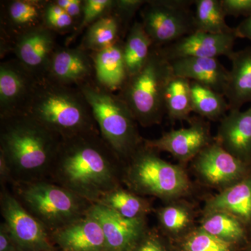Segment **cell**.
Instances as JSON below:
<instances>
[{
    "mask_svg": "<svg viewBox=\"0 0 251 251\" xmlns=\"http://www.w3.org/2000/svg\"><path fill=\"white\" fill-rule=\"evenodd\" d=\"M120 160L100 133H88L62 140L50 171L57 184L94 204L118 187Z\"/></svg>",
    "mask_w": 251,
    "mask_h": 251,
    "instance_id": "1",
    "label": "cell"
},
{
    "mask_svg": "<svg viewBox=\"0 0 251 251\" xmlns=\"http://www.w3.org/2000/svg\"><path fill=\"white\" fill-rule=\"evenodd\" d=\"M21 114L30 117L62 140L100 133L90 104L80 89L38 77Z\"/></svg>",
    "mask_w": 251,
    "mask_h": 251,
    "instance_id": "2",
    "label": "cell"
},
{
    "mask_svg": "<svg viewBox=\"0 0 251 251\" xmlns=\"http://www.w3.org/2000/svg\"><path fill=\"white\" fill-rule=\"evenodd\" d=\"M0 120V156L9 174L25 179L50 171L62 140L25 114Z\"/></svg>",
    "mask_w": 251,
    "mask_h": 251,
    "instance_id": "3",
    "label": "cell"
},
{
    "mask_svg": "<svg viewBox=\"0 0 251 251\" xmlns=\"http://www.w3.org/2000/svg\"><path fill=\"white\" fill-rule=\"evenodd\" d=\"M77 87L92 108L103 141L120 159L131 158L141 148L142 140L136 120L126 103L95 77Z\"/></svg>",
    "mask_w": 251,
    "mask_h": 251,
    "instance_id": "4",
    "label": "cell"
},
{
    "mask_svg": "<svg viewBox=\"0 0 251 251\" xmlns=\"http://www.w3.org/2000/svg\"><path fill=\"white\" fill-rule=\"evenodd\" d=\"M174 75L171 64L153 46L141 69L127 79L118 95L143 126L159 124L166 112L167 87Z\"/></svg>",
    "mask_w": 251,
    "mask_h": 251,
    "instance_id": "5",
    "label": "cell"
},
{
    "mask_svg": "<svg viewBox=\"0 0 251 251\" xmlns=\"http://www.w3.org/2000/svg\"><path fill=\"white\" fill-rule=\"evenodd\" d=\"M18 194L24 207L54 232L87 214L92 203L57 184L43 181L21 182Z\"/></svg>",
    "mask_w": 251,
    "mask_h": 251,
    "instance_id": "6",
    "label": "cell"
},
{
    "mask_svg": "<svg viewBox=\"0 0 251 251\" xmlns=\"http://www.w3.org/2000/svg\"><path fill=\"white\" fill-rule=\"evenodd\" d=\"M130 159L127 181L135 191L162 198L178 197L188 191L184 171L163 161L151 149L141 147Z\"/></svg>",
    "mask_w": 251,
    "mask_h": 251,
    "instance_id": "7",
    "label": "cell"
},
{
    "mask_svg": "<svg viewBox=\"0 0 251 251\" xmlns=\"http://www.w3.org/2000/svg\"><path fill=\"white\" fill-rule=\"evenodd\" d=\"M191 0L147 1L141 11L142 24L156 48L170 45L196 31Z\"/></svg>",
    "mask_w": 251,
    "mask_h": 251,
    "instance_id": "8",
    "label": "cell"
},
{
    "mask_svg": "<svg viewBox=\"0 0 251 251\" xmlns=\"http://www.w3.org/2000/svg\"><path fill=\"white\" fill-rule=\"evenodd\" d=\"M1 210L4 224L18 247L30 251L49 250L45 226L6 191L1 193Z\"/></svg>",
    "mask_w": 251,
    "mask_h": 251,
    "instance_id": "9",
    "label": "cell"
},
{
    "mask_svg": "<svg viewBox=\"0 0 251 251\" xmlns=\"http://www.w3.org/2000/svg\"><path fill=\"white\" fill-rule=\"evenodd\" d=\"M38 77L17 59L0 65V118L22 113L30 99Z\"/></svg>",
    "mask_w": 251,
    "mask_h": 251,
    "instance_id": "10",
    "label": "cell"
},
{
    "mask_svg": "<svg viewBox=\"0 0 251 251\" xmlns=\"http://www.w3.org/2000/svg\"><path fill=\"white\" fill-rule=\"evenodd\" d=\"M237 39L236 32L213 34L196 31L170 45L158 49L169 62L186 57L218 58L226 56L229 58L234 52V43Z\"/></svg>",
    "mask_w": 251,
    "mask_h": 251,
    "instance_id": "11",
    "label": "cell"
},
{
    "mask_svg": "<svg viewBox=\"0 0 251 251\" xmlns=\"http://www.w3.org/2000/svg\"><path fill=\"white\" fill-rule=\"evenodd\" d=\"M87 214L98 221L103 229L108 251H130L143 237V219H127L100 204L94 203Z\"/></svg>",
    "mask_w": 251,
    "mask_h": 251,
    "instance_id": "12",
    "label": "cell"
},
{
    "mask_svg": "<svg viewBox=\"0 0 251 251\" xmlns=\"http://www.w3.org/2000/svg\"><path fill=\"white\" fill-rule=\"evenodd\" d=\"M144 143L146 148L167 151L180 161H187L212 143L207 124L197 119L191 120L188 128L171 130L158 139Z\"/></svg>",
    "mask_w": 251,
    "mask_h": 251,
    "instance_id": "13",
    "label": "cell"
},
{
    "mask_svg": "<svg viewBox=\"0 0 251 251\" xmlns=\"http://www.w3.org/2000/svg\"><path fill=\"white\" fill-rule=\"evenodd\" d=\"M56 49L55 32L43 25L20 36L12 50L18 62L40 77L45 75Z\"/></svg>",
    "mask_w": 251,
    "mask_h": 251,
    "instance_id": "14",
    "label": "cell"
},
{
    "mask_svg": "<svg viewBox=\"0 0 251 251\" xmlns=\"http://www.w3.org/2000/svg\"><path fill=\"white\" fill-rule=\"evenodd\" d=\"M44 75L62 85L77 87L95 77L93 60L80 48H57Z\"/></svg>",
    "mask_w": 251,
    "mask_h": 251,
    "instance_id": "15",
    "label": "cell"
},
{
    "mask_svg": "<svg viewBox=\"0 0 251 251\" xmlns=\"http://www.w3.org/2000/svg\"><path fill=\"white\" fill-rule=\"evenodd\" d=\"M195 167L206 182L214 186L234 182L245 171L244 161L226 151L217 142L208 145L196 157Z\"/></svg>",
    "mask_w": 251,
    "mask_h": 251,
    "instance_id": "16",
    "label": "cell"
},
{
    "mask_svg": "<svg viewBox=\"0 0 251 251\" xmlns=\"http://www.w3.org/2000/svg\"><path fill=\"white\" fill-rule=\"evenodd\" d=\"M49 1L12 0L1 3V30L3 39L13 49L14 41L25 33L44 25V14Z\"/></svg>",
    "mask_w": 251,
    "mask_h": 251,
    "instance_id": "17",
    "label": "cell"
},
{
    "mask_svg": "<svg viewBox=\"0 0 251 251\" xmlns=\"http://www.w3.org/2000/svg\"><path fill=\"white\" fill-rule=\"evenodd\" d=\"M176 76L198 82L224 94L229 80V70L217 58L186 57L171 61Z\"/></svg>",
    "mask_w": 251,
    "mask_h": 251,
    "instance_id": "18",
    "label": "cell"
},
{
    "mask_svg": "<svg viewBox=\"0 0 251 251\" xmlns=\"http://www.w3.org/2000/svg\"><path fill=\"white\" fill-rule=\"evenodd\" d=\"M55 239L67 251H108L100 224L87 214L55 231Z\"/></svg>",
    "mask_w": 251,
    "mask_h": 251,
    "instance_id": "19",
    "label": "cell"
},
{
    "mask_svg": "<svg viewBox=\"0 0 251 251\" xmlns=\"http://www.w3.org/2000/svg\"><path fill=\"white\" fill-rule=\"evenodd\" d=\"M219 143L231 154L244 161L251 156V107L242 112L229 110L221 120L217 137Z\"/></svg>",
    "mask_w": 251,
    "mask_h": 251,
    "instance_id": "20",
    "label": "cell"
},
{
    "mask_svg": "<svg viewBox=\"0 0 251 251\" xmlns=\"http://www.w3.org/2000/svg\"><path fill=\"white\" fill-rule=\"evenodd\" d=\"M90 54L97 82L110 92H120L128 77L124 57L123 41Z\"/></svg>",
    "mask_w": 251,
    "mask_h": 251,
    "instance_id": "21",
    "label": "cell"
},
{
    "mask_svg": "<svg viewBox=\"0 0 251 251\" xmlns=\"http://www.w3.org/2000/svg\"><path fill=\"white\" fill-rule=\"evenodd\" d=\"M232 67L225 92L229 110H240L251 103V47L234 51L229 57Z\"/></svg>",
    "mask_w": 251,
    "mask_h": 251,
    "instance_id": "22",
    "label": "cell"
},
{
    "mask_svg": "<svg viewBox=\"0 0 251 251\" xmlns=\"http://www.w3.org/2000/svg\"><path fill=\"white\" fill-rule=\"evenodd\" d=\"M209 214L224 212L248 221L251 218V179L234 184L209 201L206 205Z\"/></svg>",
    "mask_w": 251,
    "mask_h": 251,
    "instance_id": "23",
    "label": "cell"
},
{
    "mask_svg": "<svg viewBox=\"0 0 251 251\" xmlns=\"http://www.w3.org/2000/svg\"><path fill=\"white\" fill-rule=\"evenodd\" d=\"M122 27L123 25L119 18L110 13L87 28L78 48L91 52L108 49L121 41Z\"/></svg>",
    "mask_w": 251,
    "mask_h": 251,
    "instance_id": "24",
    "label": "cell"
},
{
    "mask_svg": "<svg viewBox=\"0 0 251 251\" xmlns=\"http://www.w3.org/2000/svg\"><path fill=\"white\" fill-rule=\"evenodd\" d=\"M153 43L141 22H135L124 42V57L128 77L137 74L147 62Z\"/></svg>",
    "mask_w": 251,
    "mask_h": 251,
    "instance_id": "25",
    "label": "cell"
},
{
    "mask_svg": "<svg viewBox=\"0 0 251 251\" xmlns=\"http://www.w3.org/2000/svg\"><path fill=\"white\" fill-rule=\"evenodd\" d=\"M194 21L196 30L213 34L235 33L229 27L221 0H195Z\"/></svg>",
    "mask_w": 251,
    "mask_h": 251,
    "instance_id": "26",
    "label": "cell"
},
{
    "mask_svg": "<svg viewBox=\"0 0 251 251\" xmlns=\"http://www.w3.org/2000/svg\"><path fill=\"white\" fill-rule=\"evenodd\" d=\"M191 90L193 112L201 117L213 121L221 120L229 111L224 94L193 81H191Z\"/></svg>",
    "mask_w": 251,
    "mask_h": 251,
    "instance_id": "27",
    "label": "cell"
},
{
    "mask_svg": "<svg viewBox=\"0 0 251 251\" xmlns=\"http://www.w3.org/2000/svg\"><path fill=\"white\" fill-rule=\"evenodd\" d=\"M166 112L172 121L191 120L193 112L191 80L174 74L167 87Z\"/></svg>",
    "mask_w": 251,
    "mask_h": 251,
    "instance_id": "28",
    "label": "cell"
},
{
    "mask_svg": "<svg viewBox=\"0 0 251 251\" xmlns=\"http://www.w3.org/2000/svg\"><path fill=\"white\" fill-rule=\"evenodd\" d=\"M96 203L127 219H143L149 209L148 203L143 199L120 187L105 193Z\"/></svg>",
    "mask_w": 251,
    "mask_h": 251,
    "instance_id": "29",
    "label": "cell"
},
{
    "mask_svg": "<svg viewBox=\"0 0 251 251\" xmlns=\"http://www.w3.org/2000/svg\"><path fill=\"white\" fill-rule=\"evenodd\" d=\"M201 229L214 237L230 243L240 240L244 237V229L239 220L227 213L209 214L203 221Z\"/></svg>",
    "mask_w": 251,
    "mask_h": 251,
    "instance_id": "30",
    "label": "cell"
},
{
    "mask_svg": "<svg viewBox=\"0 0 251 251\" xmlns=\"http://www.w3.org/2000/svg\"><path fill=\"white\" fill-rule=\"evenodd\" d=\"M114 3V0H84L82 19L74 34L69 38L67 44H69L75 39V36L79 35L84 29H87L100 18L110 14Z\"/></svg>",
    "mask_w": 251,
    "mask_h": 251,
    "instance_id": "31",
    "label": "cell"
},
{
    "mask_svg": "<svg viewBox=\"0 0 251 251\" xmlns=\"http://www.w3.org/2000/svg\"><path fill=\"white\" fill-rule=\"evenodd\" d=\"M76 23L69 14L56 4L54 1H49L44 14V26L55 33L69 32L76 29Z\"/></svg>",
    "mask_w": 251,
    "mask_h": 251,
    "instance_id": "32",
    "label": "cell"
},
{
    "mask_svg": "<svg viewBox=\"0 0 251 251\" xmlns=\"http://www.w3.org/2000/svg\"><path fill=\"white\" fill-rule=\"evenodd\" d=\"M185 251H231V243L200 229L184 242Z\"/></svg>",
    "mask_w": 251,
    "mask_h": 251,
    "instance_id": "33",
    "label": "cell"
},
{
    "mask_svg": "<svg viewBox=\"0 0 251 251\" xmlns=\"http://www.w3.org/2000/svg\"><path fill=\"white\" fill-rule=\"evenodd\" d=\"M160 219L165 228L171 232H179L187 227L191 216L182 206H168L162 209Z\"/></svg>",
    "mask_w": 251,
    "mask_h": 251,
    "instance_id": "34",
    "label": "cell"
},
{
    "mask_svg": "<svg viewBox=\"0 0 251 251\" xmlns=\"http://www.w3.org/2000/svg\"><path fill=\"white\" fill-rule=\"evenodd\" d=\"M146 2L143 0H115L111 13L119 18L125 27Z\"/></svg>",
    "mask_w": 251,
    "mask_h": 251,
    "instance_id": "35",
    "label": "cell"
},
{
    "mask_svg": "<svg viewBox=\"0 0 251 251\" xmlns=\"http://www.w3.org/2000/svg\"><path fill=\"white\" fill-rule=\"evenodd\" d=\"M227 16H245L251 15V0H221Z\"/></svg>",
    "mask_w": 251,
    "mask_h": 251,
    "instance_id": "36",
    "label": "cell"
},
{
    "mask_svg": "<svg viewBox=\"0 0 251 251\" xmlns=\"http://www.w3.org/2000/svg\"><path fill=\"white\" fill-rule=\"evenodd\" d=\"M54 1L64 9L75 23H78L79 25L82 19L84 0H56Z\"/></svg>",
    "mask_w": 251,
    "mask_h": 251,
    "instance_id": "37",
    "label": "cell"
},
{
    "mask_svg": "<svg viewBox=\"0 0 251 251\" xmlns=\"http://www.w3.org/2000/svg\"><path fill=\"white\" fill-rule=\"evenodd\" d=\"M15 245L18 244L4 223L0 227V251H14Z\"/></svg>",
    "mask_w": 251,
    "mask_h": 251,
    "instance_id": "38",
    "label": "cell"
},
{
    "mask_svg": "<svg viewBox=\"0 0 251 251\" xmlns=\"http://www.w3.org/2000/svg\"><path fill=\"white\" fill-rule=\"evenodd\" d=\"M235 32L237 38L247 39L251 41V15L238 25L235 27Z\"/></svg>",
    "mask_w": 251,
    "mask_h": 251,
    "instance_id": "39",
    "label": "cell"
},
{
    "mask_svg": "<svg viewBox=\"0 0 251 251\" xmlns=\"http://www.w3.org/2000/svg\"><path fill=\"white\" fill-rule=\"evenodd\" d=\"M136 251H165L160 242L154 238L145 239Z\"/></svg>",
    "mask_w": 251,
    "mask_h": 251,
    "instance_id": "40",
    "label": "cell"
}]
</instances>
